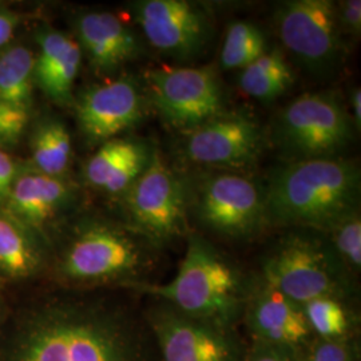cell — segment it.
<instances>
[{
	"label": "cell",
	"mask_w": 361,
	"mask_h": 361,
	"mask_svg": "<svg viewBox=\"0 0 361 361\" xmlns=\"http://www.w3.org/2000/svg\"><path fill=\"white\" fill-rule=\"evenodd\" d=\"M153 149L134 138H114L99 146L85 166V177L92 188L123 195L149 165Z\"/></svg>",
	"instance_id": "ac0fdd59"
},
{
	"label": "cell",
	"mask_w": 361,
	"mask_h": 361,
	"mask_svg": "<svg viewBox=\"0 0 361 361\" xmlns=\"http://www.w3.org/2000/svg\"><path fill=\"white\" fill-rule=\"evenodd\" d=\"M360 169L343 158L297 159L277 169L264 189L268 224L325 231L359 209Z\"/></svg>",
	"instance_id": "6da1fadb"
},
{
	"label": "cell",
	"mask_w": 361,
	"mask_h": 361,
	"mask_svg": "<svg viewBox=\"0 0 361 361\" xmlns=\"http://www.w3.org/2000/svg\"><path fill=\"white\" fill-rule=\"evenodd\" d=\"M343 265L331 246L308 235L283 240L264 261V284L298 305L314 298H338L344 290Z\"/></svg>",
	"instance_id": "5b68a950"
},
{
	"label": "cell",
	"mask_w": 361,
	"mask_h": 361,
	"mask_svg": "<svg viewBox=\"0 0 361 361\" xmlns=\"http://www.w3.org/2000/svg\"><path fill=\"white\" fill-rule=\"evenodd\" d=\"M73 198L71 185L61 177L37 170H20L7 195L3 212L26 229H42Z\"/></svg>",
	"instance_id": "e0dca14e"
},
{
	"label": "cell",
	"mask_w": 361,
	"mask_h": 361,
	"mask_svg": "<svg viewBox=\"0 0 361 361\" xmlns=\"http://www.w3.org/2000/svg\"><path fill=\"white\" fill-rule=\"evenodd\" d=\"M336 16L341 34L359 39L361 34L360 0H343L336 4Z\"/></svg>",
	"instance_id": "83f0119b"
},
{
	"label": "cell",
	"mask_w": 361,
	"mask_h": 361,
	"mask_svg": "<svg viewBox=\"0 0 361 361\" xmlns=\"http://www.w3.org/2000/svg\"><path fill=\"white\" fill-rule=\"evenodd\" d=\"M39 256L25 226L0 212V271L23 279L37 271Z\"/></svg>",
	"instance_id": "603a6c76"
},
{
	"label": "cell",
	"mask_w": 361,
	"mask_h": 361,
	"mask_svg": "<svg viewBox=\"0 0 361 361\" xmlns=\"http://www.w3.org/2000/svg\"><path fill=\"white\" fill-rule=\"evenodd\" d=\"M145 246L131 233L106 224H92L78 233L66 250L62 271L75 281H102L142 271Z\"/></svg>",
	"instance_id": "30bf717a"
},
{
	"label": "cell",
	"mask_w": 361,
	"mask_h": 361,
	"mask_svg": "<svg viewBox=\"0 0 361 361\" xmlns=\"http://www.w3.org/2000/svg\"><path fill=\"white\" fill-rule=\"evenodd\" d=\"M292 68L279 50L267 51L252 65L241 70L238 83L246 95L258 101H273L293 85Z\"/></svg>",
	"instance_id": "44dd1931"
},
{
	"label": "cell",
	"mask_w": 361,
	"mask_h": 361,
	"mask_svg": "<svg viewBox=\"0 0 361 361\" xmlns=\"http://www.w3.org/2000/svg\"><path fill=\"white\" fill-rule=\"evenodd\" d=\"M150 102L171 129L189 133L224 109V92L213 67H157L146 75Z\"/></svg>",
	"instance_id": "ba28073f"
},
{
	"label": "cell",
	"mask_w": 361,
	"mask_h": 361,
	"mask_svg": "<svg viewBox=\"0 0 361 361\" xmlns=\"http://www.w3.org/2000/svg\"><path fill=\"white\" fill-rule=\"evenodd\" d=\"M19 173L20 168L18 162L0 147V205L4 204Z\"/></svg>",
	"instance_id": "4dcf8cb0"
},
{
	"label": "cell",
	"mask_w": 361,
	"mask_h": 361,
	"mask_svg": "<svg viewBox=\"0 0 361 361\" xmlns=\"http://www.w3.org/2000/svg\"><path fill=\"white\" fill-rule=\"evenodd\" d=\"M189 210L213 232L247 237L268 224L264 189L244 176L222 171L188 185Z\"/></svg>",
	"instance_id": "9c48e42d"
},
{
	"label": "cell",
	"mask_w": 361,
	"mask_h": 361,
	"mask_svg": "<svg viewBox=\"0 0 361 361\" xmlns=\"http://www.w3.org/2000/svg\"><path fill=\"white\" fill-rule=\"evenodd\" d=\"M246 319L256 343L268 345L296 350L312 334L302 307L265 284L247 304Z\"/></svg>",
	"instance_id": "2e32d148"
},
{
	"label": "cell",
	"mask_w": 361,
	"mask_h": 361,
	"mask_svg": "<svg viewBox=\"0 0 361 361\" xmlns=\"http://www.w3.org/2000/svg\"><path fill=\"white\" fill-rule=\"evenodd\" d=\"M71 137L61 121L42 122L35 130L31 153L34 170L51 177L63 178L71 161Z\"/></svg>",
	"instance_id": "7402d4cb"
},
{
	"label": "cell",
	"mask_w": 361,
	"mask_h": 361,
	"mask_svg": "<svg viewBox=\"0 0 361 361\" xmlns=\"http://www.w3.org/2000/svg\"><path fill=\"white\" fill-rule=\"evenodd\" d=\"M35 55V83L51 101L68 104L82 63V50L77 40L62 31L46 28L38 37Z\"/></svg>",
	"instance_id": "d6986e66"
},
{
	"label": "cell",
	"mask_w": 361,
	"mask_h": 361,
	"mask_svg": "<svg viewBox=\"0 0 361 361\" xmlns=\"http://www.w3.org/2000/svg\"><path fill=\"white\" fill-rule=\"evenodd\" d=\"M18 361H146L142 344L122 325L67 312L30 336Z\"/></svg>",
	"instance_id": "3957f363"
},
{
	"label": "cell",
	"mask_w": 361,
	"mask_h": 361,
	"mask_svg": "<svg viewBox=\"0 0 361 361\" xmlns=\"http://www.w3.org/2000/svg\"><path fill=\"white\" fill-rule=\"evenodd\" d=\"M19 25V16L10 11H0V49L8 44Z\"/></svg>",
	"instance_id": "1f68e13d"
},
{
	"label": "cell",
	"mask_w": 361,
	"mask_h": 361,
	"mask_svg": "<svg viewBox=\"0 0 361 361\" xmlns=\"http://www.w3.org/2000/svg\"><path fill=\"white\" fill-rule=\"evenodd\" d=\"M134 18L152 47L170 58L188 62L204 54L213 26L207 8L188 0H140Z\"/></svg>",
	"instance_id": "8fae6325"
},
{
	"label": "cell",
	"mask_w": 361,
	"mask_h": 361,
	"mask_svg": "<svg viewBox=\"0 0 361 361\" xmlns=\"http://www.w3.org/2000/svg\"><path fill=\"white\" fill-rule=\"evenodd\" d=\"M352 118L332 92L297 97L276 119L273 137L297 159L335 158L353 140Z\"/></svg>",
	"instance_id": "277c9868"
},
{
	"label": "cell",
	"mask_w": 361,
	"mask_h": 361,
	"mask_svg": "<svg viewBox=\"0 0 361 361\" xmlns=\"http://www.w3.org/2000/svg\"><path fill=\"white\" fill-rule=\"evenodd\" d=\"M323 232L329 235L331 249L344 268L359 271L361 268V219L359 209L337 219Z\"/></svg>",
	"instance_id": "484cf974"
},
{
	"label": "cell",
	"mask_w": 361,
	"mask_h": 361,
	"mask_svg": "<svg viewBox=\"0 0 361 361\" xmlns=\"http://www.w3.org/2000/svg\"><path fill=\"white\" fill-rule=\"evenodd\" d=\"M274 28L297 63L316 77H329L345 59V44L331 0H289L277 6Z\"/></svg>",
	"instance_id": "8992f818"
},
{
	"label": "cell",
	"mask_w": 361,
	"mask_h": 361,
	"mask_svg": "<svg viewBox=\"0 0 361 361\" xmlns=\"http://www.w3.org/2000/svg\"><path fill=\"white\" fill-rule=\"evenodd\" d=\"M77 42L97 73L111 74L141 54L137 34L116 13L89 11L75 22Z\"/></svg>",
	"instance_id": "9a60e30c"
},
{
	"label": "cell",
	"mask_w": 361,
	"mask_h": 361,
	"mask_svg": "<svg viewBox=\"0 0 361 361\" xmlns=\"http://www.w3.org/2000/svg\"><path fill=\"white\" fill-rule=\"evenodd\" d=\"M308 361H355L353 349L345 338L324 340L322 338L310 352Z\"/></svg>",
	"instance_id": "f1b7e54d"
},
{
	"label": "cell",
	"mask_w": 361,
	"mask_h": 361,
	"mask_svg": "<svg viewBox=\"0 0 361 361\" xmlns=\"http://www.w3.org/2000/svg\"><path fill=\"white\" fill-rule=\"evenodd\" d=\"M243 361H298L295 349L256 343Z\"/></svg>",
	"instance_id": "f546056e"
},
{
	"label": "cell",
	"mask_w": 361,
	"mask_h": 361,
	"mask_svg": "<svg viewBox=\"0 0 361 361\" xmlns=\"http://www.w3.org/2000/svg\"><path fill=\"white\" fill-rule=\"evenodd\" d=\"M310 331L324 340L345 338L349 331V316L345 307L335 297L314 298L302 305Z\"/></svg>",
	"instance_id": "d4e9b609"
},
{
	"label": "cell",
	"mask_w": 361,
	"mask_h": 361,
	"mask_svg": "<svg viewBox=\"0 0 361 361\" xmlns=\"http://www.w3.org/2000/svg\"><path fill=\"white\" fill-rule=\"evenodd\" d=\"M264 135L256 121L240 113H221L186 133L185 157L210 168H244L257 161Z\"/></svg>",
	"instance_id": "4fadbf2b"
},
{
	"label": "cell",
	"mask_w": 361,
	"mask_h": 361,
	"mask_svg": "<svg viewBox=\"0 0 361 361\" xmlns=\"http://www.w3.org/2000/svg\"><path fill=\"white\" fill-rule=\"evenodd\" d=\"M131 228L150 243H164L188 232V185L158 150L122 195Z\"/></svg>",
	"instance_id": "52a82bcc"
},
{
	"label": "cell",
	"mask_w": 361,
	"mask_h": 361,
	"mask_svg": "<svg viewBox=\"0 0 361 361\" xmlns=\"http://www.w3.org/2000/svg\"><path fill=\"white\" fill-rule=\"evenodd\" d=\"M28 125V111L0 101V147L18 142Z\"/></svg>",
	"instance_id": "4316f807"
},
{
	"label": "cell",
	"mask_w": 361,
	"mask_h": 361,
	"mask_svg": "<svg viewBox=\"0 0 361 361\" xmlns=\"http://www.w3.org/2000/svg\"><path fill=\"white\" fill-rule=\"evenodd\" d=\"M150 328L164 361H243L229 328L192 319L169 304L150 312Z\"/></svg>",
	"instance_id": "7c38bea8"
},
{
	"label": "cell",
	"mask_w": 361,
	"mask_h": 361,
	"mask_svg": "<svg viewBox=\"0 0 361 361\" xmlns=\"http://www.w3.org/2000/svg\"><path fill=\"white\" fill-rule=\"evenodd\" d=\"M147 293L200 322L231 328L244 308L238 271L198 234L188 237L185 257L168 284H150Z\"/></svg>",
	"instance_id": "7a4b0ae2"
},
{
	"label": "cell",
	"mask_w": 361,
	"mask_h": 361,
	"mask_svg": "<svg viewBox=\"0 0 361 361\" xmlns=\"http://www.w3.org/2000/svg\"><path fill=\"white\" fill-rule=\"evenodd\" d=\"M267 51L264 32L252 22L237 20L226 30L219 62L224 70H244Z\"/></svg>",
	"instance_id": "cb8c5ba5"
},
{
	"label": "cell",
	"mask_w": 361,
	"mask_h": 361,
	"mask_svg": "<svg viewBox=\"0 0 361 361\" xmlns=\"http://www.w3.org/2000/svg\"><path fill=\"white\" fill-rule=\"evenodd\" d=\"M350 118L353 122L355 129L360 130L361 128V90L360 87H355L350 92Z\"/></svg>",
	"instance_id": "d6a6232c"
},
{
	"label": "cell",
	"mask_w": 361,
	"mask_h": 361,
	"mask_svg": "<svg viewBox=\"0 0 361 361\" xmlns=\"http://www.w3.org/2000/svg\"><path fill=\"white\" fill-rule=\"evenodd\" d=\"M145 113V98L131 78H119L85 91L77 102L79 128L91 142L104 143L135 126Z\"/></svg>",
	"instance_id": "5bb4252c"
},
{
	"label": "cell",
	"mask_w": 361,
	"mask_h": 361,
	"mask_svg": "<svg viewBox=\"0 0 361 361\" xmlns=\"http://www.w3.org/2000/svg\"><path fill=\"white\" fill-rule=\"evenodd\" d=\"M35 85V54L23 44L0 51V101L27 110Z\"/></svg>",
	"instance_id": "ffe728a7"
}]
</instances>
